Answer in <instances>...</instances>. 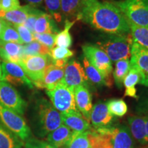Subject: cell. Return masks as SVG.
<instances>
[{
	"label": "cell",
	"instance_id": "obj_9",
	"mask_svg": "<svg viewBox=\"0 0 148 148\" xmlns=\"http://www.w3.org/2000/svg\"><path fill=\"white\" fill-rule=\"evenodd\" d=\"M0 103L20 115L26 110L27 103L10 83L0 81Z\"/></svg>",
	"mask_w": 148,
	"mask_h": 148
},
{
	"label": "cell",
	"instance_id": "obj_3",
	"mask_svg": "<svg viewBox=\"0 0 148 148\" xmlns=\"http://www.w3.org/2000/svg\"><path fill=\"white\" fill-rule=\"evenodd\" d=\"M132 40L130 33L127 34H110L106 38L98 41L97 45L108 55L111 61L116 62L122 59L130 58Z\"/></svg>",
	"mask_w": 148,
	"mask_h": 148
},
{
	"label": "cell",
	"instance_id": "obj_4",
	"mask_svg": "<svg viewBox=\"0 0 148 148\" xmlns=\"http://www.w3.org/2000/svg\"><path fill=\"white\" fill-rule=\"evenodd\" d=\"M114 4L128 21L148 27V0H123Z\"/></svg>",
	"mask_w": 148,
	"mask_h": 148
},
{
	"label": "cell",
	"instance_id": "obj_34",
	"mask_svg": "<svg viewBox=\"0 0 148 148\" xmlns=\"http://www.w3.org/2000/svg\"><path fill=\"white\" fill-rule=\"evenodd\" d=\"M45 8L49 13L57 22L62 21L60 0H44Z\"/></svg>",
	"mask_w": 148,
	"mask_h": 148
},
{
	"label": "cell",
	"instance_id": "obj_45",
	"mask_svg": "<svg viewBox=\"0 0 148 148\" xmlns=\"http://www.w3.org/2000/svg\"><path fill=\"white\" fill-rule=\"evenodd\" d=\"M1 77H2V69H1V62L0 60V81L1 80Z\"/></svg>",
	"mask_w": 148,
	"mask_h": 148
},
{
	"label": "cell",
	"instance_id": "obj_22",
	"mask_svg": "<svg viewBox=\"0 0 148 148\" xmlns=\"http://www.w3.org/2000/svg\"><path fill=\"white\" fill-rule=\"evenodd\" d=\"M34 33L38 34L49 33L56 34L59 32V29L57 27L53 18L49 14L44 12H42L37 18L34 24Z\"/></svg>",
	"mask_w": 148,
	"mask_h": 148
},
{
	"label": "cell",
	"instance_id": "obj_13",
	"mask_svg": "<svg viewBox=\"0 0 148 148\" xmlns=\"http://www.w3.org/2000/svg\"><path fill=\"white\" fill-rule=\"evenodd\" d=\"M112 138V148H136L129 127L121 125L118 127H109Z\"/></svg>",
	"mask_w": 148,
	"mask_h": 148
},
{
	"label": "cell",
	"instance_id": "obj_6",
	"mask_svg": "<svg viewBox=\"0 0 148 148\" xmlns=\"http://www.w3.org/2000/svg\"><path fill=\"white\" fill-rule=\"evenodd\" d=\"M18 63L36 86L41 81L45 69L51 63V58L49 55L24 56Z\"/></svg>",
	"mask_w": 148,
	"mask_h": 148
},
{
	"label": "cell",
	"instance_id": "obj_17",
	"mask_svg": "<svg viewBox=\"0 0 148 148\" xmlns=\"http://www.w3.org/2000/svg\"><path fill=\"white\" fill-rule=\"evenodd\" d=\"M64 67L58 66L51 63L44 72L43 76L39 84L38 88H45L47 90H51L62 82L64 77Z\"/></svg>",
	"mask_w": 148,
	"mask_h": 148
},
{
	"label": "cell",
	"instance_id": "obj_35",
	"mask_svg": "<svg viewBox=\"0 0 148 148\" xmlns=\"http://www.w3.org/2000/svg\"><path fill=\"white\" fill-rule=\"evenodd\" d=\"M73 51L68 48L53 47L51 49L50 57L51 60H68L70 57L73 56Z\"/></svg>",
	"mask_w": 148,
	"mask_h": 148
},
{
	"label": "cell",
	"instance_id": "obj_2",
	"mask_svg": "<svg viewBox=\"0 0 148 148\" xmlns=\"http://www.w3.org/2000/svg\"><path fill=\"white\" fill-rule=\"evenodd\" d=\"M31 123L36 136L43 138L62 123V114L44 98L37 99L31 113Z\"/></svg>",
	"mask_w": 148,
	"mask_h": 148
},
{
	"label": "cell",
	"instance_id": "obj_31",
	"mask_svg": "<svg viewBox=\"0 0 148 148\" xmlns=\"http://www.w3.org/2000/svg\"><path fill=\"white\" fill-rule=\"evenodd\" d=\"M25 56H38L49 55L51 49L47 46L42 45L40 42L34 40L29 43L25 44L23 47Z\"/></svg>",
	"mask_w": 148,
	"mask_h": 148
},
{
	"label": "cell",
	"instance_id": "obj_12",
	"mask_svg": "<svg viewBox=\"0 0 148 148\" xmlns=\"http://www.w3.org/2000/svg\"><path fill=\"white\" fill-rule=\"evenodd\" d=\"M2 77L1 80L14 85H25L32 88L34 85L27 76L23 68L18 63L12 62H1Z\"/></svg>",
	"mask_w": 148,
	"mask_h": 148
},
{
	"label": "cell",
	"instance_id": "obj_42",
	"mask_svg": "<svg viewBox=\"0 0 148 148\" xmlns=\"http://www.w3.org/2000/svg\"><path fill=\"white\" fill-rule=\"evenodd\" d=\"M23 1L26 2L27 5L35 7V8L37 6H40L43 2V0H23Z\"/></svg>",
	"mask_w": 148,
	"mask_h": 148
},
{
	"label": "cell",
	"instance_id": "obj_1",
	"mask_svg": "<svg viewBox=\"0 0 148 148\" xmlns=\"http://www.w3.org/2000/svg\"><path fill=\"white\" fill-rule=\"evenodd\" d=\"M77 20L108 34H127V18L113 3L99 0H83Z\"/></svg>",
	"mask_w": 148,
	"mask_h": 148
},
{
	"label": "cell",
	"instance_id": "obj_28",
	"mask_svg": "<svg viewBox=\"0 0 148 148\" xmlns=\"http://www.w3.org/2000/svg\"><path fill=\"white\" fill-rule=\"evenodd\" d=\"M130 69V62L129 59H122L116 61L115 68L113 71V77L115 84L119 88L123 86V81Z\"/></svg>",
	"mask_w": 148,
	"mask_h": 148
},
{
	"label": "cell",
	"instance_id": "obj_8",
	"mask_svg": "<svg viewBox=\"0 0 148 148\" xmlns=\"http://www.w3.org/2000/svg\"><path fill=\"white\" fill-rule=\"evenodd\" d=\"M46 92L53 107L61 114L77 110L73 91L62 83L58 84L53 89L47 90Z\"/></svg>",
	"mask_w": 148,
	"mask_h": 148
},
{
	"label": "cell",
	"instance_id": "obj_10",
	"mask_svg": "<svg viewBox=\"0 0 148 148\" xmlns=\"http://www.w3.org/2000/svg\"><path fill=\"white\" fill-rule=\"evenodd\" d=\"M130 52V66L135 68L139 73L140 84L148 87V49L132 40Z\"/></svg>",
	"mask_w": 148,
	"mask_h": 148
},
{
	"label": "cell",
	"instance_id": "obj_24",
	"mask_svg": "<svg viewBox=\"0 0 148 148\" xmlns=\"http://www.w3.org/2000/svg\"><path fill=\"white\" fill-rule=\"evenodd\" d=\"M140 77L139 73L135 68L130 66V69L123 81V86H125V96L138 99L136 95V84H140Z\"/></svg>",
	"mask_w": 148,
	"mask_h": 148
},
{
	"label": "cell",
	"instance_id": "obj_46",
	"mask_svg": "<svg viewBox=\"0 0 148 148\" xmlns=\"http://www.w3.org/2000/svg\"><path fill=\"white\" fill-rule=\"evenodd\" d=\"M1 43H2V41H1V40H0V45H1Z\"/></svg>",
	"mask_w": 148,
	"mask_h": 148
},
{
	"label": "cell",
	"instance_id": "obj_43",
	"mask_svg": "<svg viewBox=\"0 0 148 148\" xmlns=\"http://www.w3.org/2000/svg\"><path fill=\"white\" fill-rule=\"evenodd\" d=\"M145 119V127H146V138L148 143V116H144Z\"/></svg>",
	"mask_w": 148,
	"mask_h": 148
},
{
	"label": "cell",
	"instance_id": "obj_15",
	"mask_svg": "<svg viewBox=\"0 0 148 148\" xmlns=\"http://www.w3.org/2000/svg\"><path fill=\"white\" fill-rule=\"evenodd\" d=\"M62 114V123L74 132H84L91 130L88 120L78 110H71Z\"/></svg>",
	"mask_w": 148,
	"mask_h": 148
},
{
	"label": "cell",
	"instance_id": "obj_48",
	"mask_svg": "<svg viewBox=\"0 0 148 148\" xmlns=\"http://www.w3.org/2000/svg\"><path fill=\"white\" fill-rule=\"evenodd\" d=\"M1 0H0V5H1Z\"/></svg>",
	"mask_w": 148,
	"mask_h": 148
},
{
	"label": "cell",
	"instance_id": "obj_16",
	"mask_svg": "<svg viewBox=\"0 0 148 148\" xmlns=\"http://www.w3.org/2000/svg\"><path fill=\"white\" fill-rule=\"evenodd\" d=\"M112 115L108 111L106 103L99 102L92 107L90 114V121L95 129L110 127Z\"/></svg>",
	"mask_w": 148,
	"mask_h": 148
},
{
	"label": "cell",
	"instance_id": "obj_11",
	"mask_svg": "<svg viewBox=\"0 0 148 148\" xmlns=\"http://www.w3.org/2000/svg\"><path fill=\"white\" fill-rule=\"evenodd\" d=\"M64 77L61 83L68 88L73 90L77 86H88V78L84 68L75 60L67 61L64 66Z\"/></svg>",
	"mask_w": 148,
	"mask_h": 148
},
{
	"label": "cell",
	"instance_id": "obj_47",
	"mask_svg": "<svg viewBox=\"0 0 148 148\" xmlns=\"http://www.w3.org/2000/svg\"><path fill=\"white\" fill-rule=\"evenodd\" d=\"M143 148H148V145H147V146H145V147H144Z\"/></svg>",
	"mask_w": 148,
	"mask_h": 148
},
{
	"label": "cell",
	"instance_id": "obj_30",
	"mask_svg": "<svg viewBox=\"0 0 148 148\" xmlns=\"http://www.w3.org/2000/svg\"><path fill=\"white\" fill-rule=\"evenodd\" d=\"M0 40L5 42H16L23 45L19 34L16 31L13 24L5 21L4 27L0 35Z\"/></svg>",
	"mask_w": 148,
	"mask_h": 148
},
{
	"label": "cell",
	"instance_id": "obj_20",
	"mask_svg": "<svg viewBox=\"0 0 148 148\" xmlns=\"http://www.w3.org/2000/svg\"><path fill=\"white\" fill-rule=\"evenodd\" d=\"M74 132L65 125L61 124L58 128L47 135V141L56 148L66 147L73 136Z\"/></svg>",
	"mask_w": 148,
	"mask_h": 148
},
{
	"label": "cell",
	"instance_id": "obj_26",
	"mask_svg": "<svg viewBox=\"0 0 148 148\" xmlns=\"http://www.w3.org/2000/svg\"><path fill=\"white\" fill-rule=\"evenodd\" d=\"M83 0H60V7L62 15L69 20L78 16L82 7Z\"/></svg>",
	"mask_w": 148,
	"mask_h": 148
},
{
	"label": "cell",
	"instance_id": "obj_27",
	"mask_svg": "<svg viewBox=\"0 0 148 148\" xmlns=\"http://www.w3.org/2000/svg\"><path fill=\"white\" fill-rule=\"evenodd\" d=\"M75 21L66 19L64 28L56 34L55 45L57 47L69 48L72 45V36L70 34V29L73 26Z\"/></svg>",
	"mask_w": 148,
	"mask_h": 148
},
{
	"label": "cell",
	"instance_id": "obj_41",
	"mask_svg": "<svg viewBox=\"0 0 148 148\" xmlns=\"http://www.w3.org/2000/svg\"><path fill=\"white\" fill-rule=\"evenodd\" d=\"M21 6L18 0H1L0 10L8 11L18 8Z\"/></svg>",
	"mask_w": 148,
	"mask_h": 148
},
{
	"label": "cell",
	"instance_id": "obj_40",
	"mask_svg": "<svg viewBox=\"0 0 148 148\" xmlns=\"http://www.w3.org/2000/svg\"><path fill=\"white\" fill-rule=\"evenodd\" d=\"M136 109L139 115L148 116V93L140 99Z\"/></svg>",
	"mask_w": 148,
	"mask_h": 148
},
{
	"label": "cell",
	"instance_id": "obj_5",
	"mask_svg": "<svg viewBox=\"0 0 148 148\" xmlns=\"http://www.w3.org/2000/svg\"><path fill=\"white\" fill-rule=\"evenodd\" d=\"M82 51L85 58L104 77L106 86H112L111 74L112 73V61L108 55L100 48L92 45H83Z\"/></svg>",
	"mask_w": 148,
	"mask_h": 148
},
{
	"label": "cell",
	"instance_id": "obj_36",
	"mask_svg": "<svg viewBox=\"0 0 148 148\" xmlns=\"http://www.w3.org/2000/svg\"><path fill=\"white\" fill-rule=\"evenodd\" d=\"M34 40L40 42L42 45L47 46L50 49L54 47L56 34H49V33L38 34V33H34Z\"/></svg>",
	"mask_w": 148,
	"mask_h": 148
},
{
	"label": "cell",
	"instance_id": "obj_37",
	"mask_svg": "<svg viewBox=\"0 0 148 148\" xmlns=\"http://www.w3.org/2000/svg\"><path fill=\"white\" fill-rule=\"evenodd\" d=\"M14 27L17 31L19 34L20 38L23 42V44H27L29 42H32L34 40V33L29 30L26 27L24 26L23 25H13Z\"/></svg>",
	"mask_w": 148,
	"mask_h": 148
},
{
	"label": "cell",
	"instance_id": "obj_29",
	"mask_svg": "<svg viewBox=\"0 0 148 148\" xmlns=\"http://www.w3.org/2000/svg\"><path fill=\"white\" fill-rule=\"evenodd\" d=\"M83 64H84V71L88 79H89L92 84L97 86H103V85L106 86V80L103 75L95 66H92L88 62L85 57L83 58Z\"/></svg>",
	"mask_w": 148,
	"mask_h": 148
},
{
	"label": "cell",
	"instance_id": "obj_38",
	"mask_svg": "<svg viewBox=\"0 0 148 148\" xmlns=\"http://www.w3.org/2000/svg\"><path fill=\"white\" fill-rule=\"evenodd\" d=\"M42 12V11L38 10V9L36 8L35 7H33L32 9L30 11V12H29L28 16L27 17L26 20H25V21L24 22V23L23 24L24 26L26 27L32 33L34 32V27L35 22H36L38 16L40 15V14Z\"/></svg>",
	"mask_w": 148,
	"mask_h": 148
},
{
	"label": "cell",
	"instance_id": "obj_44",
	"mask_svg": "<svg viewBox=\"0 0 148 148\" xmlns=\"http://www.w3.org/2000/svg\"><path fill=\"white\" fill-rule=\"evenodd\" d=\"M5 23V21H4L3 18H0V35H1V32H2L3 29V27H4Z\"/></svg>",
	"mask_w": 148,
	"mask_h": 148
},
{
	"label": "cell",
	"instance_id": "obj_21",
	"mask_svg": "<svg viewBox=\"0 0 148 148\" xmlns=\"http://www.w3.org/2000/svg\"><path fill=\"white\" fill-rule=\"evenodd\" d=\"M32 8L33 6L26 5L12 10H0V18L13 25H23Z\"/></svg>",
	"mask_w": 148,
	"mask_h": 148
},
{
	"label": "cell",
	"instance_id": "obj_23",
	"mask_svg": "<svg viewBox=\"0 0 148 148\" xmlns=\"http://www.w3.org/2000/svg\"><path fill=\"white\" fill-rule=\"evenodd\" d=\"M0 148H24L23 140L1 123Z\"/></svg>",
	"mask_w": 148,
	"mask_h": 148
},
{
	"label": "cell",
	"instance_id": "obj_33",
	"mask_svg": "<svg viewBox=\"0 0 148 148\" xmlns=\"http://www.w3.org/2000/svg\"><path fill=\"white\" fill-rule=\"evenodd\" d=\"M108 111L112 116H123L127 112L126 103L122 99H114L106 103Z\"/></svg>",
	"mask_w": 148,
	"mask_h": 148
},
{
	"label": "cell",
	"instance_id": "obj_14",
	"mask_svg": "<svg viewBox=\"0 0 148 148\" xmlns=\"http://www.w3.org/2000/svg\"><path fill=\"white\" fill-rule=\"evenodd\" d=\"M75 106L79 112L88 121H90V114L92 108V96L88 88L84 86H77L73 90Z\"/></svg>",
	"mask_w": 148,
	"mask_h": 148
},
{
	"label": "cell",
	"instance_id": "obj_19",
	"mask_svg": "<svg viewBox=\"0 0 148 148\" xmlns=\"http://www.w3.org/2000/svg\"><path fill=\"white\" fill-rule=\"evenodd\" d=\"M24 45L16 42H2L0 45V58L4 62L18 63L24 56Z\"/></svg>",
	"mask_w": 148,
	"mask_h": 148
},
{
	"label": "cell",
	"instance_id": "obj_39",
	"mask_svg": "<svg viewBox=\"0 0 148 148\" xmlns=\"http://www.w3.org/2000/svg\"><path fill=\"white\" fill-rule=\"evenodd\" d=\"M25 148H56L48 143L47 141H43L36 139V138H29L24 144Z\"/></svg>",
	"mask_w": 148,
	"mask_h": 148
},
{
	"label": "cell",
	"instance_id": "obj_25",
	"mask_svg": "<svg viewBox=\"0 0 148 148\" xmlns=\"http://www.w3.org/2000/svg\"><path fill=\"white\" fill-rule=\"evenodd\" d=\"M133 41L148 49V27L137 25L127 20Z\"/></svg>",
	"mask_w": 148,
	"mask_h": 148
},
{
	"label": "cell",
	"instance_id": "obj_32",
	"mask_svg": "<svg viewBox=\"0 0 148 148\" xmlns=\"http://www.w3.org/2000/svg\"><path fill=\"white\" fill-rule=\"evenodd\" d=\"M66 148H91L88 138V131L74 132Z\"/></svg>",
	"mask_w": 148,
	"mask_h": 148
},
{
	"label": "cell",
	"instance_id": "obj_7",
	"mask_svg": "<svg viewBox=\"0 0 148 148\" xmlns=\"http://www.w3.org/2000/svg\"><path fill=\"white\" fill-rule=\"evenodd\" d=\"M0 121L4 126L23 141L31 137V130L23 118L14 111L0 103Z\"/></svg>",
	"mask_w": 148,
	"mask_h": 148
},
{
	"label": "cell",
	"instance_id": "obj_18",
	"mask_svg": "<svg viewBox=\"0 0 148 148\" xmlns=\"http://www.w3.org/2000/svg\"><path fill=\"white\" fill-rule=\"evenodd\" d=\"M127 121L129 123V130L135 141L142 145L148 144L146 138L145 119L144 116H131Z\"/></svg>",
	"mask_w": 148,
	"mask_h": 148
}]
</instances>
